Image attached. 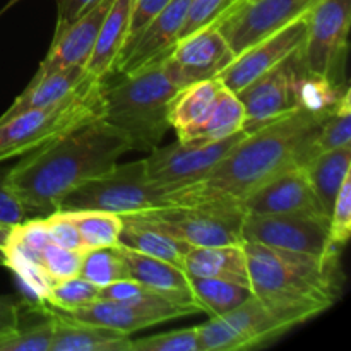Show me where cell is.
I'll return each instance as SVG.
<instances>
[{
    "label": "cell",
    "instance_id": "1",
    "mask_svg": "<svg viewBox=\"0 0 351 351\" xmlns=\"http://www.w3.org/2000/svg\"><path fill=\"white\" fill-rule=\"evenodd\" d=\"M329 113V112H328ZM328 113L297 108L240 139L195 184L165 195L167 204L240 206L252 192L293 167L311 161V146Z\"/></svg>",
    "mask_w": 351,
    "mask_h": 351
},
{
    "label": "cell",
    "instance_id": "2",
    "mask_svg": "<svg viewBox=\"0 0 351 351\" xmlns=\"http://www.w3.org/2000/svg\"><path fill=\"white\" fill-rule=\"evenodd\" d=\"M129 151L125 134L99 115L24 154L7 170V182L27 216H47L64 195L112 170Z\"/></svg>",
    "mask_w": 351,
    "mask_h": 351
},
{
    "label": "cell",
    "instance_id": "3",
    "mask_svg": "<svg viewBox=\"0 0 351 351\" xmlns=\"http://www.w3.org/2000/svg\"><path fill=\"white\" fill-rule=\"evenodd\" d=\"M252 293L295 326L328 311L339 298L338 259L243 242Z\"/></svg>",
    "mask_w": 351,
    "mask_h": 351
},
{
    "label": "cell",
    "instance_id": "4",
    "mask_svg": "<svg viewBox=\"0 0 351 351\" xmlns=\"http://www.w3.org/2000/svg\"><path fill=\"white\" fill-rule=\"evenodd\" d=\"M163 58L120 74L115 84H103L101 119L125 134L132 151H153L170 129L168 108L178 88L168 77Z\"/></svg>",
    "mask_w": 351,
    "mask_h": 351
},
{
    "label": "cell",
    "instance_id": "5",
    "mask_svg": "<svg viewBox=\"0 0 351 351\" xmlns=\"http://www.w3.org/2000/svg\"><path fill=\"white\" fill-rule=\"evenodd\" d=\"M103 84L105 81L86 75L81 86L62 101L0 119V163L23 156L72 127L101 115Z\"/></svg>",
    "mask_w": 351,
    "mask_h": 351
},
{
    "label": "cell",
    "instance_id": "6",
    "mask_svg": "<svg viewBox=\"0 0 351 351\" xmlns=\"http://www.w3.org/2000/svg\"><path fill=\"white\" fill-rule=\"evenodd\" d=\"M165 206V192L154 187L146 175L144 160L123 163L91 178L69 192L57 209H96L119 216L136 215Z\"/></svg>",
    "mask_w": 351,
    "mask_h": 351
},
{
    "label": "cell",
    "instance_id": "7",
    "mask_svg": "<svg viewBox=\"0 0 351 351\" xmlns=\"http://www.w3.org/2000/svg\"><path fill=\"white\" fill-rule=\"evenodd\" d=\"M243 215L245 211L240 206L167 204L129 216L177 237L192 247H213L243 243L240 233Z\"/></svg>",
    "mask_w": 351,
    "mask_h": 351
},
{
    "label": "cell",
    "instance_id": "8",
    "mask_svg": "<svg viewBox=\"0 0 351 351\" xmlns=\"http://www.w3.org/2000/svg\"><path fill=\"white\" fill-rule=\"evenodd\" d=\"M283 314L267 307L256 295L221 317H211L197 326L201 351H237L267 345L293 329Z\"/></svg>",
    "mask_w": 351,
    "mask_h": 351
},
{
    "label": "cell",
    "instance_id": "9",
    "mask_svg": "<svg viewBox=\"0 0 351 351\" xmlns=\"http://www.w3.org/2000/svg\"><path fill=\"white\" fill-rule=\"evenodd\" d=\"M247 136L245 130L219 141H189L171 146L154 147L146 163L147 180L165 192L178 191L204 178L225 154Z\"/></svg>",
    "mask_w": 351,
    "mask_h": 351
},
{
    "label": "cell",
    "instance_id": "10",
    "mask_svg": "<svg viewBox=\"0 0 351 351\" xmlns=\"http://www.w3.org/2000/svg\"><path fill=\"white\" fill-rule=\"evenodd\" d=\"M350 23L351 0H321L307 14L302 57L308 72L324 75L336 84H345Z\"/></svg>",
    "mask_w": 351,
    "mask_h": 351
},
{
    "label": "cell",
    "instance_id": "11",
    "mask_svg": "<svg viewBox=\"0 0 351 351\" xmlns=\"http://www.w3.org/2000/svg\"><path fill=\"white\" fill-rule=\"evenodd\" d=\"M240 233L242 242L311 254L322 259H339V249L329 240V218L245 213Z\"/></svg>",
    "mask_w": 351,
    "mask_h": 351
},
{
    "label": "cell",
    "instance_id": "12",
    "mask_svg": "<svg viewBox=\"0 0 351 351\" xmlns=\"http://www.w3.org/2000/svg\"><path fill=\"white\" fill-rule=\"evenodd\" d=\"M321 0H237L218 19L233 55L307 16Z\"/></svg>",
    "mask_w": 351,
    "mask_h": 351
},
{
    "label": "cell",
    "instance_id": "13",
    "mask_svg": "<svg viewBox=\"0 0 351 351\" xmlns=\"http://www.w3.org/2000/svg\"><path fill=\"white\" fill-rule=\"evenodd\" d=\"M307 71L302 57V47L281 60L256 81L237 93L245 108V130L254 132L271 120L280 119L297 110V82Z\"/></svg>",
    "mask_w": 351,
    "mask_h": 351
},
{
    "label": "cell",
    "instance_id": "14",
    "mask_svg": "<svg viewBox=\"0 0 351 351\" xmlns=\"http://www.w3.org/2000/svg\"><path fill=\"white\" fill-rule=\"evenodd\" d=\"M235 58L218 21L180 38L163 58L165 71L178 89L213 79Z\"/></svg>",
    "mask_w": 351,
    "mask_h": 351
},
{
    "label": "cell",
    "instance_id": "15",
    "mask_svg": "<svg viewBox=\"0 0 351 351\" xmlns=\"http://www.w3.org/2000/svg\"><path fill=\"white\" fill-rule=\"evenodd\" d=\"M307 34V16L281 27L276 33L263 38L252 47L237 55L216 77L232 91L240 93L267 71L276 67L281 60L300 48Z\"/></svg>",
    "mask_w": 351,
    "mask_h": 351
},
{
    "label": "cell",
    "instance_id": "16",
    "mask_svg": "<svg viewBox=\"0 0 351 351\" xmlns=\"http://www.w3.org/2000/svg\"><path fill=\"white\" fill-rule=\"evenodd\" d=\"M47 307V305H45ZM50 308V307H47ZM51 312L75 321L89 322V324L103 326V328L115 329V331L132 335L141 329L153 328L156 324L185 317V315L197 314L195 307L173 304V302H160V304H127L98 298L93 304L69 312H60L50 308Z\"/></svg>",
    "mask_w": 351,
    "mask_h": 351
},
{
    "label": "cell",
    "instance_id": "17",
    "mask_svg": "<svg viewBox=\"0 0 351 351\" xmlns=\"http://www.w3.org/2000/svg\"><path fill=\"white\" fill-rule=\"evenodd\" d=\"M245 213L328 218L304 167H293L271 178L242 202Z\"/></svg>",
    "mask_w": 351,
    "mask_h": 351
},
{
    "label": "cell",
    "instance_id": "18",
    "mask_svg": "<svg viewBox=\"0 0 351 351\" xmlns=\"http://www.w3.org/2000/svg\"><path fill=\"white\" fill-rule=\"evenodd\" d=\"M191 0H170L136 38L129 41L117 58L115 71L129 74L144 65L167 57L177 43L178 34L187 17Z\"/></svg>",
    "mask_w": 351,
    "mask_h": 351
},
{
    "label": "cell",
    "instance_id": "19",
    "mask_svg": "<svg viewBox=\"0 0 351 351\" xmlns=\"http://www.w3.org/2000/svg\"><path fill=\"white\" fill-rule=\"evenodd\" d=\"M112 2L113 0H98L77 19L57 26L50 50L40 62V67L34 72L33 79H40L50 72L75 67V65L84 67L95 48L99 27Z\"/></svg>",
    "mask_w": 351,
    "mask_h": 351
},
{
    "label": "cell",
    "instance_id": "20",
    "mask_svg": "<svg viewBox=\"0 0 351 351\" xmlns=\"http://www.w3.org/2000/svg\"><path fill=\"white\" fill-rule=\"evenodd\" d=\"M117 247L125 259L132 280L139 281L141 285L153 290L154 293L161 295L167 300L173 302V304L195 307L199 311L191 290V281H189L187 273L182 267L167 263V261L144 256V254L127 249L120 243H117Z\"/></svg>",
    "mask_w": 351,
    "mask_h": 351
},
{
    "label": "cell",
    "instance_id": "21",
    "mask_svg": "<svg viewBox=\"0 0 351 351\" xmlns=\"http://www.w3.org/2000/svg\"><path fill=\"white\" fill-rule=\"evenodd\" d=\"M219 86V79L213 77L192 82L175 93L168 108V122L180 143L199 139L211 115Z\"/></svg>",
    "mask_w": 351,
    "mask_h": 351
},
{
    "label": "cell",
    "instance_id": "22",
    "mask_svg": "<svg viewBox=\"0 0 351 351\" xmlns=\"http://www.w3.org/2000/svg\"><path fill=\"white\" fill-rule=\"evenodd\" d=\"M41 314H50L55 322L53 341L50 351H129L130 335L64 317L50 308H40Z\"/></svg>",
    "mask_w": 351,
    "mask_h": 351
},
{
    "label": "cell",
    "instance_id": "23",
    "mask_svg": "<svg viewBox=\"0 0 351 351\" xmlns=\"http://www.w3.org/2000/svg\"><path fill=\"white\" fill-rule=\"evenodd\" d=\"M134 0H113L99 27L95 48L84 65L89 77L105 81L115 71L117 58L129 36Z\"/></svg>",
    "mask_w": 351,
    "mask_h": 351
},
{
    "label": "cell",
    "instance_id": "24",
    "mask_svg": "<svg viewBox=\"0 0 351 351\" xmlns=\"http://www.w3.org/2000/svg\"><path fill=\"white\" fill-rule=\"evenodd\" d=\"M187 276L216 278L250 288L247 257L242 243L239 245L191 247L184 261Z\"/></svg>",
    "mask_w": 351,
    "mask_h": 351
},
{
    "label": "cell",
    "instance_id": "25",
    "mask_svg": "<svg viewBox=\"0 0 351 351\" xmlns=\"http://www.w3.org/2000/svg\"><path fill=\"white\" fill-rule=\"evenodd\" d=\"M86 75L88 74H86L84 67L75 65V67L50 72L40 79H31L26 89L14 99L12 105L2 113L0 119H9L17 113L26 112V110L45 108V106L62 101L81 86Z\"/></svg>",
    "mask_w": 351,
    "mask_h": 351
},
{
    "label": "cell",
    "instance_id": "26",
    "mask_svg": "<svg viewBox=\"0 0 351 351\" xmlns=\"http://www.w3.org/2000/svg\"><path fill=\"white\" fill-rule=\"evenodd\" d=\"M122 219L123 226L119 237L120 245L154 259L167 261L184 269V261L191 250V243L168 235L134 216H122Z\"/></svg>",
    "mask_w": 351,
    "mask_h": 351
},
{
    "label": "cell",
    "instance_id": "27",
    "mask_svg": "<svg viewBox=\"0 0 351 351\" xmlns=\"http://www.w3.org/2000/svg\"><path fill=\"white\" fill-rule=\"evenodd\" d=\"M350 167L351 144L317 154L305 167L308 180H311L315 195H317L319 202H321L322 209L328 215V218L331 215L336 194H338L345 177L350 173Z\"/></svg>",
    "mask_w": 351,
    "mask_h": 351
},
{
    "label": "cell",
    "instance_id": "28",
    "mask_svg": "<svg viewBox=\"0 0 351 351\" xmlns=\"http://www.w3.org/2000/svg\"><path fill=\"white\" fill-rule=\"evenodd\" d=\"M189 281L195 305L209 317H221L252 297V290L249 287H242L232 281L194 276H189Z\"/></svg>",
    "mask_w": 351,
    "mask_h": 351
},
{
    "label": "cell",
    "instance_id": "29",
    "mask_svg": "<svg viewBox=\"0 0 351 351\" xmlns=\"http://www.w3.org/2000/svg\"><path fill=\"white\" fill-rule=\"evenodd\" d=\"M77 226L84 250L115 247L122 232V216L96 209H64Z\"/></svg>",
    "mask_w": 351,
    "mask_h": 351
},
{
    "label": "cell",
    "instance_id": "30",
    "mask_svg": "<svg viewBox=\"0 0 351 351\" xmlns=\"http://www.w3.org/2000/svg\"><path fill=\"white\" fill-rule=\"evenodd\" d=\"M221 82V81H219ZM245 127V108L239 95L225 84L219 86L211 115L197 141H219L240 132Z\"/></svg>",
    "mask_w": 351,
    "mask_h": 351
},
{
    "label": "cell",
    "instance_id": "31",
    "mask_svg": "<svg viewBox=\"0 0 351 351\" xmlns=\"http://www.w3.org/2000/svg\"><path fill=\"white\" fill-rule=\"evenodd\" d=\"M351 91L345 89L331 112L324 117L311 146V160L326 151L351 144ZM307 167V165H305Z\"/></svg>",
    "mask_w": 351,
    "mask_h": 351
},
{
    "label": "cell",
    "instance_id": "32",
    "mask_svg": "<svg viewBox=\"0 0 351 351\" xmlns=\"http://www.w3.org/2000/svg\"><path fill=\"white\" fill-rule=\"evenodd\" d=\"M348 84H336L324 75L304 71L297 82V106L311 113H328L338 103Z\"/></svg>",
    "mask_w": 351,
    "mask_h": 351
},
{
    "label": "cell",
    "instance_id": "33",
    "mask_svg": "<svg viewBox=\"0 0 351 351\" xmlns=\"http://www.w3.org/2000/svg\"><path fill=\"white\" fill-rule=\"evenodd\" d=\"M79 276L88 280L98 288L112 285L120 280H129L130 273L125 259L120 254L119 247H105L84 252Z\"/></svg>",
    "mask_w": 351,
    "mask_h": 351
},
{
    "label": "cell",
    "instance_id": "34",
    "mask_svg": "<svg viewBox=\"0 0 351 351\" xmlns=\"http://www.w3.org/2000/svg\"><path fill=\"white\" fill-rule=\"evenodd\" d=\"M99 288L82 276H72L53 283L45 298V305L60 312L75 311L98 300Z\"/></svg>",
    "mask_w": 351,
    "mask_h": 351
},
{
    "label": "cell",
    "instance_id": "35",
    "mask_svg": "<svg viewBox=\"0 0 351 351\" xmlns=\"http://www.w3.org/2000/svg\"><path fill=\"white\" fill-rule=\"evenodd\" d=\"M47 321L31 328H17L9 335L0 336V351H50L53 341L55 322L50 314Z\"/></svg>",
    "mask_w": 351,
    "mask_h": 351
},
{
    "label": "cell",
    "instance_id": "36",
    "mask_svg": "<svg viewBox=\"0 0 351 351\" xmlns=\"http://www.w3.org/2000/svg\"><path fill=\"white\" fill-rule=\"evenodd\" d=\"M129 351H201L197 326L132 339Z\"/></svg>",
    "mask_w": 351,
    "mask_h": 351
},
{
    "label": "cell",
    "instance_id": "37",
    "mask_svg": "<svg viewBox=\"0 0 351 351\" xmlns=\"http://www.w3.org/2000/svg\"><path fill=\"white\" fill-rule=\"evenodd\" d=\"M351 235V171L345 177L338 194H336L335 204H332L331 215H329V240L336 249L346 245Z\"/></svg>",
    "mask_w": 351,
    "mask_h": 351
},
{
    "label": "cell",
    "instance_id": "38",
    "mask_svg": "<svg viewBox=\"0 0 351 351\" xmlns=\"http://www.w3.org/2000/svg\"><path fill=\"white\" fill-rule=\"evenodd\" d=\"M82 259H84V250L64 249V247L55 245L53 242L48 243L41 252V264L55 283L77 276Z\"/></svg>",
    "mask_w": 351,
    "mask_h": 351
},
{
    "label": "cell",
    "instance_id": "39",
    "mask_svg": "<svg viewBox=\"0 0 351 351\" xmlns=\"http://www.w3.org/2000/svg\"><path fill=\"white\" fill-rule=\"evenodd\" d=\"M235 2L237 0H191V7H189L178 40L218 21Z\"/></svg>",
    "mask_w": 351,
    "mask_h": 351
},
{
    "label": "cell",
    "instance_id": "40",
    "mask_svg": "<svg viewBox=\"0 0 351 351\" xmlns=\"http://www.w3.org/2000/svg\"><path fill=\"white\" fill-rule=\"evenodd\" d=\"M98 298L115 302H127V304H160V302H170L161 295L154 293L153 290L141 285L139 281L132 280H120L112 285L99 288Z\"/></svg>",
    "mask_w": 351,
    "mask_h": 351
},
{
    "label": "cell",
    "instance_id": "41",
    "mask_svg": "<svg viewBox=\"0 0 351 351\" xmlns=\"http://www.w3.org/2000/svg\"><path fill=\"white\" fill-rule=\"evenodd\" d=\"M45 219H47L50 239L55 245L71 250H84L77 226L74 225V221L67 215V211H64V209H55L50 215L45 216Z\"/></svg>",
    "mask_w": 351,
    "mask_h": 351
},
{
    "label": "cell",
    "instance_id": "42",
    "mask_svg": "<svg viewBox=\"0 0 351 351\" xmlns=\"http://www.w3.org/2000/svg\"><path fill=\"white\" fill-rule=\"evenodd\" d=\"M26 218V209L10 191L9 182H7V170H0V221L7 225H17Z\"/></svg>",
    "mask_w": 351,
    "mask_h": 351
},
{
    "label": "cell",
    "instance_id": "43",
    "mask_svg": "<svg viewBox=\"0 0 351 351\" xmlns=\"http://www.w3.org/2000/svg\"><path fill=\"white\" fill-rule=\"evenodd\" d=\"M168 2H170V0H134L129 24V36H127L125 45L129 43L132 38H136L137 34L144 29V26H146L158 12L163 10V7L167 5Z\"/></svg>",
    "mask_w": 351,
    "mask_h": 351
},
{
    "label": "cell",
    "instance_id": "44",
    "mask_svg": "<svg viewBox=\"0 0 351 351\" xmlns=\"http://www.w3.org/2000/svg\"><path fill=\"white\" fill-rule=\"evenodd\" d=\"M21 326L19 305L7 297H0V336L16 331Z\"/></svg>",
    "mask_w": 351,
    "mask_h": 351
},
{
    "label": "cell",
    "instance_id": "45",
    "mask_svg": "<svg viewBox=\"0 0 351 351\" xmlns=\"http://www.w3.org/2000/svg\"><path fill=\"white\" fill-rule=\"evenodd\" d=\"M98 0H58V17L57 26L69 24L84 14L89 7Z\"/></svg>",
    "mask_w": 351,
    "mask_h": 351
},
{
    "label": "cell",
    "instance_id": "46",
    "mask_svg": "<svg viewBox=\"0 0 351 351\" xmlns=\"http://www.w3.org/2000/svg\"><path fill=\"white\" fill-rule=\"evenodd\" d=\"M14 225H7V223H2L0 221V250L3 249V245H5L7 239H9L10 235V230H12Z\"/></svg>",
    "mask_w": 351,
    "mask_h": 351
},
{
    "label": "cell",
    "instance_id": "47",
    "mask_svg": "<svg viewBox=\"0 0 351 351\" xmlns=\"http://www.w3.org/2000/svg\"><path fill=\"white\" fill-rule=\"evenodd\" d=\"M0 266H3V254H2V250H0Z\"/></svg>",
    "mask_w": 351,
    "mask_h": 351
},
{
    "label": "cell",
    "instance_id": "48",
    "mask_svg": "<svg viewBox=\"0 0 351 351\" xmlns=\"http://www.w3.org/2000/svg\"><path fill=\"white\" fill-rule=\"evenodd\" d=\"M245 2H250V0H245Z\"/></svg>",
    "mask_w": 351,
    "mask_h": 351
}]
</instances>
